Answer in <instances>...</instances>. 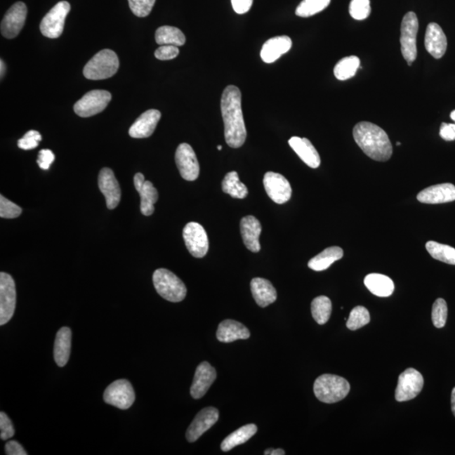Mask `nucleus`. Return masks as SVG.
Returning a JSON list of instances; mask_svg holds the SVG:
<instances>
[{
    "label": "nucleus",
    "mask_w": 455,
    "mask_h": 455,
    "mask_svg": "<svg viewBox=\"0 0 455 455\" xmlns=\"http://www.w3.org/2000/svg\"><path fill=\"white\" fill-rule=\"evenodd\" d=\"M156 0H128L129 7L133 14L138 17L149 15Z\"/></svg>",
    "instance_id": "obj_42"
},
{
    "label": "nucleus",
    "mask_w": 455,
    "mask_h": 455,
    "mask_svg": "<svg viewBox=\"0 0 455 455\" xmlns=\"http://www.w3.org/2000/svg\"><path fill=\"white\" fill-rule=\"evenodd\" d=\"M134 187L141 198L140 210L145 216H150L154 212V204L158 201L159 194L154 185L145 180L142 173H137L134 178Z\"/></svg>",
    "instance_id": "obj_19"
},
{
    "label": "nucleus",
    "mask_w": 455,
    "mask_h": 455,
    "mask_svg": "<svg viewBox=\"0 0 455 455\" xmlns=\"http://www.w3.org/2000/svg\"><path fill=\"white\" fill-rule=\"evenodd\" d=\"M160 117H161V113L158 110L151 109L143 112L131 126L129 129L130 136L133 138L150 137L154 133Z\"/></svg>",
    "instance_id": "obj_21"
},
{
    "label": "nucleus",
    "mask_w": 455,
    "mask_h": 455,
    "mask_svg": "<svg viewBox=\"0 0 455 455\" xmlns=\"http://www.w3.org/2000/svg\"><path fill=\"white\" fill-rule=\"evenodd\" d=\"M426 249L433 258L450 265H455V249L447 244L430 242L426 244Z\"/></svg>",
    "instance_id": "obj_34"
},
{
    "label": "nucleus",
    "mask_w": 455,
    "mask_h": 455,
    "mask_svg": "<svg viewBox=\"0 0 455 455\" xmlns=\"http://www.w3.org/2000/svg\"><path fill=\"white\" fill-rule=\"evenodd\" d=\"M421 204H440L455 201V185L451 183L438 184L427 187L417 194Z\"/></svg>",
    "instance_id": "obj_20"
},
{
    "label": "nucleus",
    "mask_w": 455,
    "mask_h": 455,
    "mask_svg": "<svg viewBox=\"0 0 455 455\" xmlns=\"http://www.w3.org/2000/svg\"><path fill=\"white\" fill-rule=\"evenodd\" d=\"M16 305L15 284L10 274L0 273V326L7 324L14 315Z\"/></svg>",
    "instance_id": "obj_9"
},
{
    "label": "nucleus",
    "mask_w": 455,
    "mask_h": 455,
    "mask_svg": "<svg viewBox=\"0 0 455 455\" xmlns=\"http://www.w3.org/2000/svg\"><path fill=\"white\" fill-rule=\"evenodd\" d=\"M232 7L237 14H246L251 10L253 0H231Z\"/></svg>",
    "instance_id": "obj_47"
},
{
    "label": "nucleus",
    "mask_w": 455,
    "mask_h": 455,
    "mask_svg": "<svg viewBox=\"0 0 455 455\" xmlns=\"http://www.w3.org/2000/svg\"><path fill=\"white\" fill-rule=\"evenodd\" d=\"M251 289L257 305L265 308L272 305L277 301V291L271 282L265 278H253L251 282Z\"/></svg>",
    "instance_id": "obj_27"
},
{
    "label": "nucleus",
    "mask_w": 455,
    "mask_h": 455,
    "mask_svg": "<svg viewBox=\"0 0 455 455\" xmlns=\"http://www.w3.org/2000/svg\"><path fill=\"white\" fill-rule=\"evenodd\" d=\"M263 184L269 197L277 204H286L292 196V188L289 181L278 173H265Z\"/></svg>",
    "instance_id": "obj_14"
},
{
    "label": "nucleus",
    "mask_w": 455,
    "mask_h": 455,
    "mask_svg": "<svg viewBox=\"0 0 455 455\" xmlns=\"http://www.w3.org/2000/svg\"><path fill=\"white\" fill-rule=\"evenodd\" d=\"M22 213L20 206L14 204L3 195L0 196V217L3 218H18Z\"/></svg>",
    "instance_id": "obj_41"
},
{
    "label": "nucleus",
    "mask_w": 455,
    "mask_h": 455,
    "mask_svg": "<svg viewBox=\"0 0 455 455\" xmlns=\"http://www.w3.org/2000/svg\"><path fill=\"white\" fill-rule=\"evenodd\" d=\"M289 143L295 153L298 155V157L301 158L308 166L313 169L319 166V154L309 139L305 138L292 137L289 139Z\"/></svg>",
    "instance_id": "obj_26"
},
{
    "label": "nucleus",
    "mask_w": 455,
    "mask_h": 455,
    "mask_svg": "<svg viewBox=\"0 0 455 455\" xmlns=\"http://www.w3.org/2000/svg\"><path fill=\"white\" fill-rule=\"evenodd\" d=\"M364 284L371 293L378 297H389L393 294L395 284L389 277L371 273L364 278Z\"/></svg>",
    "instance_id": "obj_29"
},
{
    "label": "nucleus",
    "mask_w": 455,
    "mask_h": 455,
    "mask_svg": "<svg viewBox=\"0 0 455 455\" xmlns=\"http://www.w3.org/2000/svg\"><path fill=\"white\" fill-rule=\"evenodd\" d=\"M257 432V427L255 424H247L236 430V431L227 436L222 442L221 449L223 452H228L239 445H242L250 440Z\"/></svg>",
    "instance_id": "obj_31"
},
{
    "label": "nucleus",
    "mask_w": 455,
    "mask_h": 455,
    "mask_svg": "<svg viewBox=\"0 0 455 455\" xmlns=\"http://www.w3.org/2000/svg\"><path fill=\"white\" fill-rule=\"evenodd\" d=\"M70 4L67 1L59 2L42 19L40 29L42 35L48 38H58L62 35L65 20L70 11Z\"/></svg>",
    "instance_id": "obj_7"
},
{
    "label": "nucleus",
    "mask_w": 455,
    "mask_h": 455,
    "mask_svg": "<svg viewBox=\"0 0 455 455\" xmlns=\"http://www.w3.org/2000/svg\"><path fill=\"white\" fill-rule=\"evenodd\" d=\"M0 437L2 440H7L8 438L15 435V428L8 416L6 413L1 411L0 413Z\"/></svg>",
    "instance_id": "obj_45"
},
{
    "label": "nucleus",
    "mask_w": 455,
    "mask_h": 455,
    "mask_svg": "<svg viewBox=\"0 0 455 455\" xmlns=\"http://www.w3.org/2000/svg\"><path fill=\"white\" fill-rule=\"evenodd\" d=\"M357 145L369 158L385 162L391 158L393 149L387 133L378 126L369 121H361L353 128Z\"/></svg>",
    "instance_id": "obj_2"
},
{
    "label": "nucleus",
    "mask_w": 455,
    "mask_h": 455,
    "mask_svg": "<svg viewBox=\"0 0 455 455\" xmlns=\"http://www.w3.org/2000/svg\"><path fill=\"white\" fill-rule=\"evenodd\" d=\"M55 159L53 151L50 150H42L38 154L37 164L42 170L48 171Z\"/></svg>",
    "instance_id": "obj_46"
},
{
    "label": "nucleus",
    "mask_w": 455,
    "mask_h": 455,
    "mask_svg": "<svg viewBox=\"0 0 455 455\" xmlns=\"http://www.w3.org/2000/svg\"><path fill=\"white\" fill-rule=\"evenodd\" d=\"M176 163L180 176L185 180L193 181L199 176V163H198L195 152L188 143H181L177 147Z\"/></svg>",
    "instance_id": "obj_13"
},
{
    "label": "nucleus",
    "mask_w": 455,
    "mask_h": 455,
    "mask_svg": "<svg viewBox=\"0 0 455 455\" xmlns=\"http://www.w3.org/2000/svg\"><path fill=\"white\" fill-rule=\"evenodd\" d=\"M222 149H223V147H222L221 145H218V150H222Z\"/></svg>",
    "instance_id": "obj_54"
},
{
    "label": "nucleus",
    "mask_w": 455,
    "mask_h": 455,
    "mask_svg": "<svg viewBox=\"0 0 455 455\" xmlns=\"http://www.w3.org/2000/svg\"><path fill=\"white\" fill-rule=\"evenodd\" d=\"M370 322V315L364 306H357L351 311L347 322L349 330L356 331Z\"/></svg>",
    "instance_id": "obj_38"
},
{
    "label": "nucleus",
    "mask_w": 455,
    "mask_h": 455,
    "mask_svg": "<svg viewBox=\"0 0 455 455\" xmlns=\"http://www.w3.org/2000/svg\"><path fill=\"white\" fill-rule=\"evenodd\" d=\"M183 238L185 246L191 255L197 258H202L209 251V243L208 235L200 223L191 222L185 226Z\"/></svg>",
    "instance_id": "obj_12"
},
{
    "label": "nucleus",
    "mask_w": 455,
    "mask_h": 455,
    "mask_svg": "<svg viewBox=\"0 0 455 455\" xmlns=\"http://www.w3.org/2000/svg\"><path fill=\"white\" fill-rule=\"evenodd\" d=\"M424 379L423 375L414 369H407L400 375L395 390L397 402H407L416 397L423 390Z\"/></svg>",
    "instance_id": "obj_10"
},
{
    "label": "nucleus",
    "mask_w": 455,
    "mask_h": 455,
    "mask_svg": "<svg viewBox=\"0 0 455 455\" xmlns=\"http://www.w3.org/2000/svg\"><path fill=\"white\" fill-rule=\"evenodd\" d=\"M111 100L112 94L107 91H88L75 103L74 112L81 117L95 116L104 111Z\"/></svg>",
    "instance_id": "obj_8"
},
{
    "label": "nucleus",
    "mask_w": 455,
    "mask_h": 455,
    "mask_svg": "<svg viewBox=\"0 0 455 455\" xmlns=\"http://www.w3.org/2000/svg\"><path fill=\"white\" fill-rule=\"evenodd\" d=\"M217 378L216 370L208 362H202L197 366L191 387V395L194 399L204 397Z\"/></svg>",
    "instance_id": "obj_17"
},
{
    "label": "nucleus",
    "mask_w": 455,
    "mask_h": 455,
    "mask_svg": "<svg viewBox=\"0 0 455 455\" xmlns=\"http://www.w3.org/2000/svg\"><path fill=\"white\" fill-rule=\"evenodd\" d=\"M104 400L121 410H126L132 407L135 400L133 388L126 379H118L105 389Z\"/></svg>",
    "instance_id": "obj_11"
},
{
    "label": "nucleus",
    "mask_w": 455,
    "mask_h": 455,
    "mask_svg": "<svg viewBox=\"0 0 455 455\" xmlns=\"http://www.w3.org/2000/svg\"><path fill=\"white\" fill-rule=\"evenodd\" d=\"M119 69V59L112 50L104 49L96 53L84 67V77L100 80L112 77Z\"/></svg>",
    "instance_id": "obj_4"
},
{
    "label": "nucleus",
    "mask_w": 455,
    "mask_h": 455,
    "mask_svg": "<svg viewBox=\"0 0 455 455\" xmlns=\"http://www.w3.org/2000/svg\"><path fill=\"white\" fill-rule=\"evenodd\" d=\"M450 117L452 118V120L455 121V111L451 112Z\"/></svg>",
    "instance_id": "obj_53"
},
{
    "label": "nucleus",
    "mask_w": 455,
    "mask_h": 455,
    "mask_svg": "<svg viewBox=\"0 0 455 455\" xmlns=\"http://www.w3.org/2000/svg\"><path fill=\"white\" fill-rule=\"evenodd\" d=\"M360 66V59L356 56H349L341 59L334 67V74L339 80H347L356 74Z\"/></svg>",
    "instance_id": "obj_36"
},
{
    "label": "nucleus",
    "mask_w": 455,
    "mask_h": 455,
    "mask_svg": "<svg viewBox=\"0 0 455 455\" xmlns=\"http://www.w3.org/2000/svg\"><path fill=\"white\" fill-rule=\"evenodd\" d=\"M343 250L338 246L328 247L319 255L310 260L309 268L316 272L324 271L331 265L343 257Z\"/></svg>",
    "instance_id": "obj_30"
},
{
    "label": "nucleus",
    "mask_w": 455,
    "mask_h": 455,
    "mask_svg": "<svg viewBox=\"0 0 455 455\" xmlns=\"http://www.w3.org/2000/svg\"><path fill=\"white\" fill-rule=\"evenodd\" d=\"M349 13L353 19L362 20L368 18L371 13L369 0H352Z\"/></svg>",
    "instance_id": "obj_40"
},
{
    "label": "nucleus",
    "mask_w": 455,
    "mask_h": 455,
    "mask_svg": "<svg viewBox=\"0 0 455 455\" xmlns=\"http://www.w3.org/2000/svg\"><path fill=\"white\" fill-rule=\"evenodd\" d=\"M27 15V7L23 2H17L8 8L1 22V34L12 39L19 35Z\"/></svg>",
    "instance_id": "obj_15"
},
{
    "label": "nucleus",
    "mask_w": 455,
    "mask_h": 455,
    "mask_svg": "<svg viewBox=\"0 0 455 455\" xmlns=\"http://www.w3.org/2000/svg\"><path fill=\"white\" fill-rule=\"evenodd\" d=\"M347 379L333 374H323L316 378L314 393L320 402L327 404L336 403L343 400L350 391Z\"/></svg>",
    "instance_id": "obj_3"
},
{
    "label": "nucleus",
    "mask_w": 455,
    "mask_h": 455,
    "mask_svg": "<svg viewBox=\"0 0 455 455\" xmlns=\"http://www.w3.org/2000/svg\"><path fill=\"white\" fill-rule=\"evenodd\" d=\"M180 51L178 46L173 45H162L154 52V56L159 60H171L178 56Z\"/></svg>",
    "instance_id": "obj_44"
},
{
    "label": "nucleus",
    "mask_w": 455,
    "mask_h": 455,
    "mask_svg": "<svg viewBox=\"0 0 455 455\" xmlns=\"http://www.w3.org/2000/svg\"><path fill=\"white\" fill-rule=\"evenodd\" d=\"M222 189L223 192L238 199H244L248 195L246 185L239 180L238 173L236 171L228 173L223 180Z\"/></svg>",
    "instance_id": "obj_33"
},
{
    "label": "nucleus",
    "mask_w": 455,
    "mask_h": 455,
    "mask_svg": "<svg viewBox=\"0 0 455 455\" xmlns=\"http://www.w3.org/2000/svg\"><path fill=\"white\" fill-rule=\"evenodd\" d=\"M219 418L218 409L210 407L202 409L189 426L185 437L190 442H195L202 434L208 431Z\"/></svg>",
    "instance_id": "obj_16"
},
{
    "label": "nucleus",
    "mask_w": 455,
    "mask_h": 455,
    "mask_svg": "<svg viewBox=\"0 0 455 455\" xmlns=\"http://www.w3.org/2000/svg\"><path fill=\"white\" fill-rule=\"evenodd\" d=\"M251 333L243 324L234 319L223 320L218 327L217 338L223 343H233L237 340H246Z\"/></svg>",
    "instance_id": "obj_25"
},
{
    "label": "nucleus",
    "mask_w": 455,
    "mask_h": 455,
    "mask_svg": "<svg viewBox=\"0 0 455 455\" xmlns=\"http://www.w3.org/2000/svg\"><path fill=\"white\" fill-rule=\"evenodd\" d=\"M330 3L331 0H303L298 4L295 14L306 18V17H310L322 12L328 7Z\"/></svg>",
    "instance_id": "obj_37"
},
{
    "label": "nucleus",
    "mask_w": 455,
    "mask_h": 455,
    "mask_svg": "<svg viewBox=\"0 0 455 455\" xmlns=\"http://www.w3.org/2000/svg\"><path fill=\"white\" fill-rule=\"evenodd\" d=\"M153 282L157 293L166 301L178 303L187 296V286L174 273L167 269L156 270Z\"/></svg>",
    "instance_id": "obj_5"
},
{
    "label": "nucleus",
    "mask_w": 455,
    "mask_h": 455,
    "mask_svg": "<svg viewBox=\"0 0 455 455\" xmlns=\"http://www.w3.org/2000/svg\"><path fill=\"white\" fill-rule=\"evenodd\" d=\"M425 48L434 58L440 59L446 53L447 38L440 25L430 23L425 36Z\"/></svg>",
    "instance_id": "obj_22"
},
{
    "label": "nucleus",
    "mask_w": 455,
    "mask_h": 455,
    "mask_svg": "<svg viewBox=\"0 0 455 455\" xmlns=\"http://www.w3.org/2000/svg\"><path fill=\"white\" fill-rule=\"evenodd\" d=\"M72 331L69 327H62L57 333L54 343V360L59 367H65L69 362L71 351Z\"/></svg>",
    "instance_id": "obj_28"
},
{
    "label": "nucleus",
    "mask_w": 455,
    "mask_h": 455,
    "mask_svg": "<svg viewBox=\"0 0 455 455\" xmlns=\"http://www.w3.org/2000/svg\"><path fill=\"white\" fill-rule=\"evenodd\" d=\"M440 136L446 141L455 140V124H442Z\"/></svg>",
    "instance_id": "obj_49"
},
{
    "label": "nucleus",
    "mask_w": 455,
    "mask_h": 455,
    "mask_svg": "<svg viewBox=\"0 0 455 455\" xmlns=\"http://www.w3.org/2000/svg\"><path fill=\"white\" fill-rule=\"evenodd\" d=\"M221 112L227 145L238 149L244 145L247 136L242 108V92L238 87L229 86L225 88L221 98Z\"/></svg>",
    "instance_id": "obj_1"
},
{
    "label": "nucleus",
    "mask_w": 455,
    "mask_h": 455,
    "mask_svg": "<svg viewBox=\"0 0 455 455\" xmlns=\"http://www.w3.org/2000/svg\"><path fill=\"white\" fill-rule=\"evenodd\" d=\"M451 407H452V411L455 416V387L452 390V395H451Z\"/></svg>",
    "instance_id": "obj_51"
},
{
    "label": "nucleus",
    "mask_w": 455,
    "mask_h": 455,
    "mask_svg": "<svg viewBox=\"0 0 455 455\" xmlns=\"http://www.w3.org/2000/svg\"><path fill=\"white\" fill-rule=\"evenodd\" d=\"M292 48V40L288 36L270 38L261 51V58L264 62L272 63Z\"/></svg>",
    "instance_id": "obj_23"
},
{
    "label": "nucleus",
    "mask_w": 455,
    "mask_h": 455,
    "mask_svg": "<svg viewBox=\"0 0 455 455\" xmlns=\"http://www.w3.org/2000/svg\"><path fill=\"white\" fill-rule=\"evenodd\" d=\"M0 67H1V78H3L4 73H6V67L2 59L1 61H0Z\"/></svg>",
    "instance_id": "obj_52"
},
{
    "label": "nucleus",
    "mask_w": 455,
    "mask_h": 455,
    "mask_svg": "<svg viewBox=\"0 0 455 455\" xmlns=\"http://www.w3.org/2000/svg\"><path fill=\"white\" fill-rule=\"evenodd\" d=\"M448 316V306L444 299L437 298L433 303L432 319L434 327L442 328L445 326Z\"/></svg>",
    "instance_id": "obj_39"
},
{
    "label": "nucleus",
    "mask_w": 455,
    "mask_h": 455,
    "mask_svg": "<svg viewBox=\"0 0 455 455\" xmlns=\"http://www.w3.org/2000/svg\"><path fill=\"white\" fill-rule=\"evenodd\" d=\"M6 454L7 455H27V453L18 442L11 440L6 444Z\"/></svg>",
    "instance_id": "obj_48"
},
{
    "label": "nucleus",
    "mask_w": 455,
    "mask_h": 455,
    "mask_svg": "<svg viewBox=\"0 0 455 455\" xmlns=\"http://www.w3.org/2000/svg\"><path fill=\"white\" fill-rule=\"evenodd\" d=\"M332 303L327 296L316 297L311 303V313L319 324H326L331 317Z\"/></svg>",
    "instance_id": "obj_35"
},
{
    "label": "nucleus",
    "mask_w": 455,
    "mask_h": 455,
    "mask_svg": "<svg viewBox=\"0 0 455 455\" xmlns=\"http://www.w3.org/2000/svg\"><path fill=\"white\" fill-rule=\"evenodd\" d=\"M240 232L244 246L252 252H258L261 250L259 242L261 233V225L258 219L254 216L244 217L240 221Z\"/></svg>",
    "instance_id": "obj_24"
},
{
    "label": "nucleus",
    "mask_w": 455,
    "mask_h": 455,
    "mask_svg": "<svg viewBox=\"0 0 455 455\" xmlns=\"http://www.w3.org/2000/svg\"><path fill=\"white\" fill-rule=\"evenodd\" d=\"M100 192L103 193L109 209H114L119 204L121 189L115 176L111 169L103 168L98 178Z\"/></svg>",
    "instance_id": "obj_18"
},
{
    "label": "nucleus",
    "mask_w": 455,
    "mask_h": 455,
    "mask_svg": "<svg viewBox=\"0 0 455 455\" xmlns=\"http://www.w3.org/2000/svg\"><path fill=\"white\" fill-rule=\"evenodd\" d=\"M264 454L265 455H284L285 452L284 449H268L265 451Z\"/></svg>",
    "instance_id": "obj_50"
},
{
    "label": "nucleus",
    "mask_w": 455,
    "mask_h": 455,
    "mask_svg": "<svg viewBox=\"0 0 455 455\" xmlns=\"http://www.w3.org/2000/svg\"><path fill=\"white\" fill-rule=\"evenodd\" d=\"M41 140V136L37 131L31 130L25 134L22 138L18 141V147L21 150H29L36 149Z\"/></svg>",
    "instance_id": "obj_43"
},
{
    "label": "nucleus",
    "mask_w": 455,
    "mask_h": 455,
    "mask_svg": "<svg viewBox=\"0 0 455 455\" xmlns=\"http://www.w3.org/2000/svg\"><path fill=\"white\" fill-rule=\"evenodd\" d=\"M155 41L159 45H173L176 46H183L185 37L180 29L164 25L157 29L155 32Z\"/></svg>",
    "instance_id": "obj_32"
},
{
    "label": "nucleus",
    "mask_w": 455,
    "mask_h": 455,
    "mask_svg": "<svg viewBox=\"0 0 455 455\" xmlns=\"http://www.w3.org/2000/svg\"><path fill=\"white\" fill-rule=\"evenodd\" d=\"M418 19L414 12H408L403 17L400 28V46L402 56L411 66L417 56L416 35L418 32Z\"/></svg>",
    "instance_id": "obj_6"
}]
</instances>
